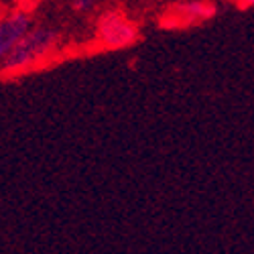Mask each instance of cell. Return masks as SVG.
I'll return each instance as SVG.
<instances>
[{
  "instance_id": "6",
  "label": "cell",
  "mask_w": 254,
  "mask_h": 254,
  "mask_svg": "<svg viewBox=\"0 0 254 254\" xmlns=\"http://www.w3.org/2000/svg\"><path fill=\"white\" fill-rule=\"evenodd\" d=\"M238 4L244 6V8H248V6H254V0H238Z\"/></svg>"
},
{
  "instance_id": "5",
  "label": "cell",
  "mask_w": 254,
  "mask_h": 254,
  "mask_svg": "<svg viewBox=\"0 0 254 254\" xmlns=\"http://www.w3.org/2000/svg\"><path fill=\"white\" fill-rule=\"evenodd\" d=\"M96 4V0H73V6L77 10H90Z\"/></svg>"
},
{
  "instance_id": "1",
  "label": "cell",
  "mask_w": 254,
  "mask_h": 254,
  "mask_svg": "<svg viewBox=\"0 0 254 254\" xmlns=\"http://www.w3.org/2000/svg\"><path fill=\"white\" fill-rule=\"evenodd\" d=\"M55 43V33L49 29H37L31 31L20 43L2 57V71L10 73L16 69H23L29 67L31 63H35L37 59L45 57V53L53 47Z\"/></svg>"
},
{
  "instance_id": "4",
  "label": "cell",
  "mask_w": 254,
  "mask_h": 254,
  "mask_svg": "<svg viewBox=\"0 0 254 254\" xmlns=\"http://www.w3.org/2000/svg\"><path fill=\"white\" fill-rule=\"evenodd\" d=\"M214 14V6L205 4V2H187V4H179L177 8H173V16L175 20L179 16H183V25H187L189 20H199V18H207ZM173 20V23H175Z\"/></svg>"
},
{
  "instance_id": "2",
  "label": "cell",
  "mask_w": 254,
  "mask_h": 254,
  "mask_svg": "<svg viewBox=\"0 0 254 254\" xmlns=\"http://www.w3.org/2000/svg\"><path fill=\"white\" fill-rule=\"evenodd\" d=\"M98 37L102 41V45L110 47V49H120V47L132 45L138 37V31H136L134 23H130L126 16L106 14L98 25Z\"/></svg>"
},
{
  "instance_id": "3",
  "label": "cell",
  "mask_w": 254,
  "mask_h": 254,
  "mask_svg": "<svg viewBox=\"0 0 254 254\" xmlns=\"http://www.w3.org/2000/svg\"><path fill=\"white\" fill-rule=\"evenodd\" d=\"M31 33V16L25 12L10 14L0 29V55H8Z\"/></svg>"
}]
</instances>
